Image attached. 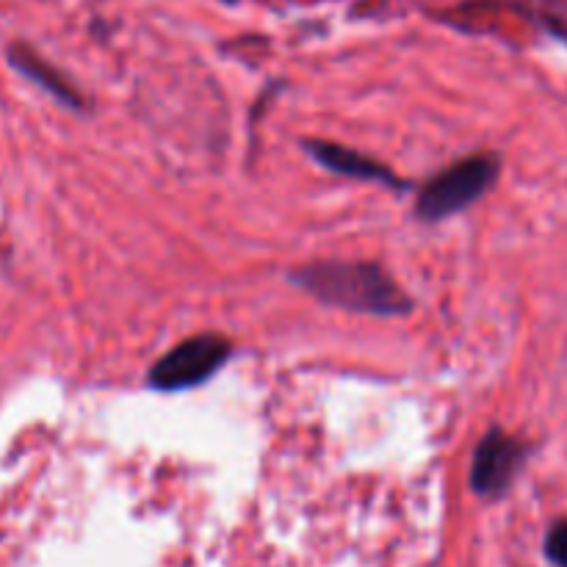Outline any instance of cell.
Instances as JSON below:
<instances>
[{"label": "cell", "mask_w": 567, "mask_h": 567, "mask_svg": "<svg viewBox=\"0 0 567 567\" xmlns=\"http://www.w3.org/2000/svg\"><path fill=\"white\" fill-rule=\"evenodd\" d=\"M230 358V343L221 336H197L177 343L150 369V385L155 391H186L203 385Z\"/></svg>", "instance_id": "obj_3"}, {"label": "cell", "mask_w": 567, "mask_h": 567, "mask_svg": "<svg viewBox=\"0 0 567 567\" xmlns=\"http://www.w3.org/2000/svg\"><path fill=\"white\" fill-rule=\"evenodd\" d=\"M305 147H308V153L313 155V158L319 161L324 169L338 172V175L358 177V181L385 183V186H402V183H399V177L393 175L388 166L365 158V155L358 153V150L341 147V144H332V142H308Z\"/></svg>", "instance_id": "obj_5"}, {"label": "cell", "mask_w": 567, "mask_h": 567, "mask_svg": "<svg viewBox=\"0 0 567 567\" xmlns=\"http://www.w3.org/2000/svg\"><path fill=\"white\" fill-rule=\"evenodd\" d=\"M546 557L557 567H567V518L557 520L546 535Z\"/></svg>", "instance_id": "obj_7"}, {"label": "cell", "mask_w": 567, "mask_h": 567, "mask_svg": "<svg viewBox=\"0 0 567 567\" xmlns=\"http://www.w3.org/2000/svg\"><path fill=\"white\" fill-rule=\"evenodd\" d=\"M551 33L567 44V25H551Z\"/></svg>", "instance_id": "obj_8"}, {"label": "cell", "mask_w": 567, "mask_h": 567, "mask_svg": "<svg viewBox=\"0 0 567 567\" xmlns=\"http://www.w3.org/2000/svg\"><path fill=\"white\" fill-rule=\"evenodd\" d=\"M291 280L332 308L365 316H404L413 302L408 293L374 264H310L293 271Z\"/></svg>", "instance_id": "obj_1"}, {"label": "cell", "mask_w": 567, "mask_h": 567, "mask_svg": "<svg viewBox=\"0 0 567 567\" xmlns=\"http://www.w3.org/2000/svg\"><path fill=\"white\" fill-rule=\"evenodd\" d=\"M9 59H11V66H14V70H20L22 75L31 78V81H37L39 86H42L44 92L53 94L55 100H61V103L70 105V109H78V105H81V94H78L75 89L66 83V78L61 75L59 70H53V66H50L42 55H37L33 50L22 48V44H14V48L9 50Z\"/></svg>", "instance_id": "obj_6"}, {"label": "cell", "mask_w": 567, "mask_h": 567, "mask_svg": "<svg viewBox=\"0 0 567 567\" xmlns=\"http://www.w3.org/2000/svg\"><path fill=\"white\" fill-rule=\"evenodd\" d=\"M498 172H502V158L493 153H480L457 161L421 192L415 214L426 221H441L457 210L471 208L476 199H482L496 186Z\"/></svg>", "instance_id": "obj_2"}, {"label": "cell", "mask_w": 567, "mask_h": 567, "mask_svg": "<svg viewBox=\"0 0 567 567\" xmlns=\"http://www.w3.org/2000/svg\"><path fill=\"white\" fill-rule=\"evenodd\" d=\"M532 446L504 430H491L476 443L471 463V487L482 498H502L529 463Z\"/></svg>", "instance_id": "obj_4"}]
</instances>
